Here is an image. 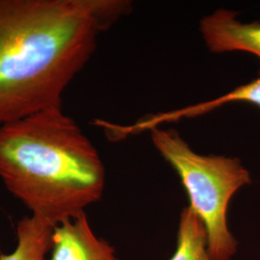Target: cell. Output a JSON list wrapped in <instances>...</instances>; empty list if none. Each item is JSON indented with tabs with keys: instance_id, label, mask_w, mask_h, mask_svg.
<instances>
[{
	"instance_id": "6da1fadb",
	"label": "cell",
	"mask_w": 260,
	"mask_h": 260,
	"mask_svg": "<svg viewBox=\"0 0 260 260\" xmlns=\"http://www.w3.org/2000/svg\"><path fill=\"white\" fill-rule=\"evenodd\" d=\"M129 0H0V125L54 106Z\"/></svg>"
},
{
	"instance_id": "7a4b0ae2",
	"label": "cell",
	"mask_w": 260,
	"mask_h": 260,
	"mask_svg": "<svg viewBox=\"0 0 260 260\" xmlns=\"http://www.w3.org/2000/svg\"><path fill=\"white\" fill-rule=\"evenodd\" d=\"M0 177L32 216L58 224L102 199L105 169L74 119L54 106L0 125Z\"/></svg>"
},
{
	"instance_id": "3957f363",
	"label": "cell",
	"mask_w": 260,
	"mask_h": 260,
	"mask_svg": "<svg viewBox=\"0 0 260 260\" xmlns=\"http://www.w3.org/2000/svg\"><path fill=\"white\" fill-rule=\"evenodd\" d=\"M153 146L176 170L190 201L189 207L205 224L212 260H232L237 241L228 226V208L234 194L251 183L239 158L203 155L173 128L150 130Z\"/></svg>"
},
{
	"instance_id": "277c9868",
	"label": "cell",
	"mask_w": 260,
	"mask_h": 260,
	"mask_svg": "<svg viewBox=\"0 0 260 260\" xmlns=\"http://www.w3.org/2000/svg\"><path fill=\"white\" fill-rule=\"evenodd\" d=\"M232 10L218 9L201 19L205 46L214 53L242 51L260 59V22L245 23Z\"/></svg>"
},
{
	"instance_id": "5b68a950",
	"label": "cell",
	"mask_w": 260,
	"mask_h": 260,
	"mask_svg": "<svg viewBox=\"0 0 260 260\" xmlns=\"http://www.w3.org/2000/svg\"><path fill=\"white\" fill-rule=\"evenodd\" d=\"M51 260H120L108 242L93 233L85 212L56 224Z\"/></svg>"
},
{
	"instance_id": "8992f818",
	"label": "cell",
	"mask_w": 260,
	"mask_h": 260,
	"mask_svg": "<svg viewBox=\"0 0 260 260\" xmlns=\"http://www.w3.org/2000/svg\"><path fill=\"white\" fill-rule=\"evenodd\" d=\"M233 103H247L260 107V75L251 82L241 85L213 100L184 106L173 111L147 115L143 121V125L146 129H153L163 124L176 122L182 119L203 116L225 104Z\"/></svg>"
},
{
	"instance_id": "52a82bcc",
	"label": "cell",
	"mask_w": 260,
	"mask_h": 260,
	"mask_svg": "<svg viewBox=\"0 0 260 260\" xmlns=\"http://www.w3.org/2000/svg\"><path fill=\"white\" fill-rule=\"evenodd\" d=\"M56 224L35 216L18 223V246L10 254L0 253V260H47Z\"/></svg>"
},
{
	"instance_id": "ba28073f",
	"label": "cell",
	"mask_w": 260,
	"mask_h": 260,
	"mask_svg": "<svg viewBox=\"0 0 260 260\" xmlns=\"http://www.w3.org/2000/svg\"><path fill=\"white\" fill-rule=\"evenodd\" d=\"M177 244L170 260H212L207 249L205 224L189 206L180 214Z\"/></svg>"
}]
</instances>
